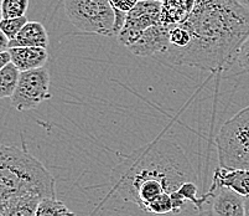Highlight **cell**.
Returning a JSON list of instances; mask_svg holds the SVG:
<instances>
[{"label": "cell", "instance_id": "obj_1", "mask_svg": "<svg viewBox=\"0 0 249 216\" xmlns=\"http://www.w3.org/2000/svg\"><path fill=\"white\" fill-rule=\"evenodd\" d=\"M181 25L189 31L190 44L167 51V60L174 65L225 72L249 36V9L239 0H195L191 15Z\"/></svg>", "mask_w": 249, "mask_h": 216}, {"label": "cell", "instance_id": "obj_2", "mask_svg": "<svg viewBox=\"0 0 249 216\" xmlns=\"http://www.w3.org/2000/svg\"><path fill=\"white\" fill-rule=\"evenodd\" d=\"M195 178L182 148L167 139H158L125 156L113 168L112 186L122 199L146 211L156 197L176 192Z\"/></svg>", "mask_w": 249, "mask_h": 216}, {"label": "cell", "instance_id": "obj_3", "mask_svg": "<svg viewBox=\"0 0 249 216\" xmlns=\"http://www.w3.org/2000/svg\"><path fill=\"white\" fill-rule=\"evenodd\" d=\"M25 194L56 197L55 178L28 151L0 144V213L10 200Z\"/></svg>", "mask_w": 249, "mask_h": 216}, {"label": "cell", "instance_id": "obj_4", "mask_svg": "<svg viewBox=\"0 0 249 216\" xmlns=\"http://www.w3.org/2000/svg\"><path fill=\"white\" fill-rule=\"evenodd\" d=\"M216 147L219 167L249 170V106L223 123Z\"/></svg>", "mask_w": 249, "mask_h": 216}, {"label": "cell", "instance_id": "obj_5", "mask_svg": "<svg viewBox=\"0 0 249 216\" xmlns=\"http://www.w3.org/2000/svg\"><path fill=\"white\" fill-rule=\"evenodd\" d=\"M63 8L71 24L82 33L115 35V14L109 0H63Z\"/></svg>", "mask_w": 249, "mask_h": 216}, {"label": "cell", "instance_id": "obj_6", "mask_svg": "<svg viewBox=\"0 0 249 216\" xmlns=\"http://www.w3.org/2000/svg\"><path fill=\"white\" fill-rule=\"evenodd\" d=\"M50 82L51 79L46 67L20 72L17 90L11 96V104L20 112L35 110L51 98Z\"/></svg>", "mask_w": 249, "mask_h": 216}, {"label": "cell", "instance_id": "obj_7", "mask_svg": "<svg viewBox=\"0 0 249 216\" xmlns=\"http://www.w3.org/2000/svg\"><path fill=\"white\" fill-rule=\"evenodd\" d=\"M161 5L159 0H140L126 14L125 22L118 33L119 44L129 47L134 44L144 31L160 22Z\"/></svg>", "mask_w": 249, "mask_h": 216}, {"label": "cell", "instance_id": "obj_8", "mask_svg": "<svg viewBox=\"0 0 249 216\" xmlns=\"http://www.w3.org/2000/svg\"><path fill=\"white\" fill-rule=\"evenodd\" d=\"M173 28L165 26L161 22L154 25L144 31L133 45L128 47L135 56H153L156 54H166L170 49V31Z\"/></svg>", "mask_w": 249, "mask_h": 216}, {"label": "cell", "instance_id": "obj_9", "mask_svg": "<svg viewBox=\"0 0 249 216\" xmlns=\"http://www.w3.org/2000/svg\"><path fill=\"white\" fill-rule=\"evenodd\" d=\"M212 185L217 189H230L243 197L249 196V170L216 168Z\"/></svg>", "mask_w": 249, "mask_h": 216}, {"label": "cell", "instance_id": "obj_10", "mask_svg": "<svg viewBox=\"0 0 249 216\" xmlns=\"http://www.w3.org/2000/svg\"><path fill=\"white\" fill-rule=\"evenodd\" d=\"M11 63L20 72L31 71V70L45 67L49 60L47 49L42 47H13L9 49Z\"/></svg>", "mask_w": 249, "mask_h": 216}, {"label": "cell", "instance_id": "obj_11", "mask_svg": "<svg viewBox=\"0 0 249 216\" xmlns=\"http://www.w3.org/2000/svg\"><path fill=\"white\" fill-rule=\"evenodd\" d=\"M161 5L160 22L175 28L189 19L195 8V0H159Z\"/></svg>", "mask_w": 249, "mask_h": 216}, {"label": "cell", "instance_id": "obj_12", "mask_svg": "<svg viewBox=\"0 0 249 216\" xmlns=\"http://www.w3.org/2000/svg\"><path fill=\"white\" fill-rule=\"evenodd\" d=\"M49 34L44 25L38 21H28L17 38L9 42V49L13 47H42L49 46Z\"/></svg>", "mask_w": 249, "mask_h": 216}, {"label": "cell", "instance_id": "obj_13", "mask_svg": "<svg viewBox=\"0 0 249 216\" xmlns=\"http://www.w3.org/2000/svg\"><path fill=\"white\" fill-rule=\"evenodd\" d=\"M216 216H244V197L230 189H218L212 201Z\"/></svg>", "mask_w": 249, "mask_h": 216}, {"label": "cell", "instance_id": "obj_14", "mask_svg": "<svg viewBox=\"0 0 249 216\" xmlns=\"http://www.w3.org/2000/svg\"><path fill=\"white\" fill-rule=\"evenodd\" d=\"M41 196L35 194H25L10 200L3 208L0 216H36Z\"/></svg>", "mask_w": 249, "mask_h": 216}, {"label": "cell", "instance_id": "obj_15", "mask_svg": "<svg viewBox=\"0 0 249 216\" xmlns=\"http://www.w3.org/2000/svg\"><path fill=\"white\" fill-rule=\"evenodd\" d=\"M19 77L20 71L11 62L0 71V98H11L17 90Z\"/></svg>", "mask_w": 249, "mask_h": 216}, {"label": "cell", "instance_id": "obj_16", "mask_svg": "<svg viewBox=\"0 0 249 216\" xmlns=\"http://www.w3.org/2000/svg\"><path fill=\"white\" fill-rule=\"evenodd\" d=\"M36 216H76V214L70 210L61 200L56 197H46L38 204Z\"/></svg>", "mask_w": 249, "mask_h": 216}, {"label": "cell", "instance_id": "obj_17", "mask_svg": "<svg viewBox=\"0 0 249 216\" xmlns=\"http://www.w3.org/2000/svg\"><path fill=\"white\" fill-rule=\"evenodd\" d=\"M29 8V0H3V19H15L25 17Z\"/></svg>", "mask_w": 249, "mask_h": 216}, {"label": "cell", "instance_id": "obj_18", "mask_svg": "<svg viewBox=\"0 0 249 216\" xmlns=\"http://www.w3.org/2000/svg\"><path fill=\"white\" fill-rule=\"evenodd\" d=\"M29 20L26 17L15 18V19H1L0 21V30L3 31L4 35L9 39V41L14 40L18 34L21 31Z\"/></svg>", "mask_w": 249, "mask_h": 216}, {"label": "cell", "instance_id": "obj_19", "mask_svg": "<svg viewBox=\"0 0 249 216\" xmlns=\"http://www.w3.org/2000/svg\"><path fill=\"white\" fill-rule=\"evenodd\" d=\"M146 213L155 214V215H166L173 214V201L170 194H162L156 197L146 208Z\"/></svg>", "mask_w": 249, "mask_h": 216}, {"label": "cell", "instance_id": "obj_20", "mask_svg": "<svg viewBox=\"0 0 249 216\" xmlns=\"http://www.w3.org/2000/svg\"><path fill=\"white\" fill-rule=\"evenodd\" d=\"M234 65L238 67L239 71L244 72V74H249V36L246 39V41L242 44V46L239 47L237 56H235L234 63H233V66Z\"/></svg>", "mask_w": 249, "mask_h": 216}, {"label": "cell", "instance_id": "obj_21", "mask_svg": "<svg viewBox=\"0 0 249 216\" xmlns=\"http://www.w3.org/2000/svg\"><path fill=\"white\" fill-rule=\"evenodd\" d=\"M139 1L140 0H109L110 5L115 11H121L125 14H128Z\"/></svg>", "mask_w": 249, "mask_h": 216}, {"label": "cell", "instance_id": "obj_22", "mask_svg": "<svg viewBox=\"0 0 249 216\" xmlns=\"http://www.w3.org/2000/svg\"><path fill=\"white\" fill-rule=\"evenodd\" d=\"M170 196H171V201H173V214H180L181 211H182V209L185 208L187 201L185 200V197L178 193V190L171 193Z\"/></svg>", "mask_w": 249, "mask_h": 216}, {"label": "cell", "instance_id": "obj_23", "mask_svg": "<svg viewBox=\"0 0 249 216\" xmlns=\"http://www.w3.org/2000/svg\"><path fill=\"white\" fill-rule=\"evenodd\" d=\"M11 62V59H10V54L9 51L6 52H0V71L5 67L6 65Z\"/></svg>", "mask_w": 249, "mask_h": 216}, {"label": "cell", "instance_id": "obj_24", "mask_svg": "<svg viewBox=\"0 0 249 216\" xmlns=\"http://www.w3.org/2000/svg\"><path fill=\"white\" fill-rule=\"evenodd\" d=\"M9 39L4 35V33L0 30V52L9 51Z\"/></svg>", "mask_w": 249, "mask_h": 216}, {"label": "cell", "instance_id": "obj_25", "mask_svg": "<svg viewBox=\"0 0 249 216\" xmlns=\"http://www.w3.org/2000/svg\"><path fill=\"white\" fill-rule=\"evenodd\" d=\"M194 216H216V214L212 209H202V210L197 211Z\"/></svg>", "mask_w": 249, "mask_h": 216}, {"label": "cell", "instance_id": "obj_26", "mask_svg": "<svg viewBox=\"0 0 249 216\" xmlns=\"http://www.w3.org/2000/svg\"><path fill=\"white\" fill-rule=\"evenodd\" d=\"M244 216H249V196L244 197Z\"/></svg>", "mask_w": 249, "mask_h": 216}, {"label": "cell", "instance_id": "obj_27", "mask_svg": "<svg viewBox=\"0 0 249 216\" xmlns=\"http://www.w3.org/2000/svg\"><path fill=\"white\" fill-rule=\"evenodd\" d=\"M239 1H241L244 6H247V8L249 9V0H239Z\"/></svg>", "mask_w": 249, "mask_h": 216}, {"label": "cell", "instance_id": "obj_28", "mask_svg": "<svg viewBox=\"0 0 249 216\" xmlns=\"http://www.w3.org/2000/svg\"><path fill=\"white\" fill-rule=\"evenodd\" d=\"M1 6H3V0H0V21L3 19V14H1Z\"/></svg>", "mask_w": 249, "mask_h": 216}]
</instances>
